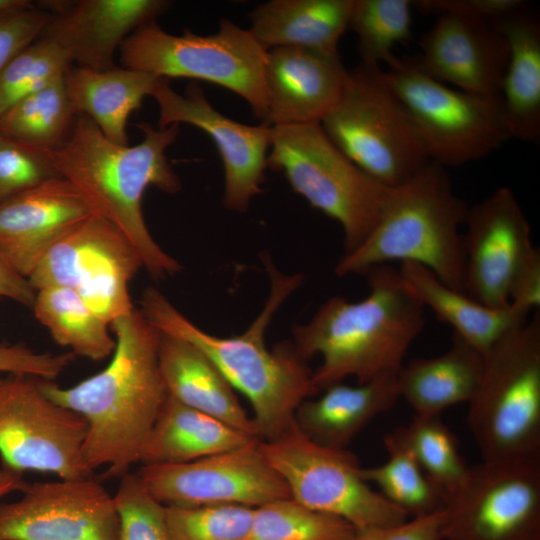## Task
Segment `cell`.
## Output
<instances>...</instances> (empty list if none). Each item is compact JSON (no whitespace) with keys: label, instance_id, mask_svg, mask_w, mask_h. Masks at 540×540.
<instances>
[{"label":"cell","instance_id":"obj_1","mask_svg":"<svg viewBox=\"0 0 540 540\" xmlns=\"http://www.w3.org/2000/svg\"><path fill=\"white\" fill-rule=\"evenodd\" d=\"M110 325L115 348L102 371L71 387L44 379L39 384L47 397L86 420L88 469L106 466V477L121 478L140 462L167 391L159 368L161 332L137 308Z\"/></svg>","mask_w":540,"mask_h":540},{"label":"cell","instance_id":"obj_2","mask_svg":"<svg viewBox=\"0 0 540 540\" xmlns=\"http://www.w3.org/2000/svg\"><path fill=\"white\" fill-rule=\"evenodd\" d=\"M263 261L270 277V292L260 314L240 335H211L186 318L158 289L146 288L140 311L161 333L183 339L198 348L218 368L233 389L241 392L253 409V421L261 441H270L295 424V412L319 390L313 371L290 341L265 344V331L282 303L302 283L301 274L285 275Z\"/></svg>","mask_w":540,"mask_h":540},{"label":"cell","instance_id":"obj_3","mask_svg":"<svg viewBox=\"0 0 540 540\" xmlns=\"http://www.w3.org/2000/svg\"><path fill=\"white\" fill-rule=\"evenodd\" d=\"M143 140L120 145L104 136L88 116H77L68 140L48 155L59 175L80 193L92 214L114 225L138 254L142 267L156 279L180 272V263L153 239L145 223L142 200L154 186L166 193L181 190V180L166 157L179 125L155 129L142 122Z\"/></svg>","mask_w":540,"mask_h":540},{"label":"cell","instance_id":"obj_4","mask_svg":"<svg viewBox=\"0 0 540 540\" xmlns=\"http://www.w3.org/2000/svg\"><path fill=\"white\" fill-rule=\"evenodd\" d=\"M368 295L359 301L334 296L305 324L293 326L291 341L305 361L319 354L313 371L319 392L355 377L368 382L398 372L425 326L424 306L407 289L390 264L367 270Z\"/></svg>","mask_w":540,"mask_h":540},{"label":"cell","instance_id":"obj_5","mask_svg":"<svg viewBox=\"0 0 540 540\" xmlns=\"http://www.w3.org/2000/svg\"><path fill=\"white\" fill-rule=\"evenodd\" d=\"M468 210L454 192L445 168L429 161L407 181L388 187L374 227L356 249L343 254L335 273L344 277L394 261L412 262L465 293L459 229Z\"/></svg>","mask_w":540,"mask_h":540},{"label":"cell","instance_id":"obj_6","mask_svg":"<svg viewBox=\"0 0 540 540\" xmlns=\"http://www.w3.org/2000/svg\"><path fill=\"white\" fill-rule=\"evenodd\" d=\"M467 425L483 461L540 457V316L535 312L484 356Z\"/></svg>","mask_w":540,"mask_h":540},{"label":"cell","instance_id":"obj_7","mask_svg":"<svg viewBox=\"0 0 540 540\" xmlns=\"http://www.w3.org/2000/svg\"><path fill=\"white\" fill-rule=\"evenodd\" d=\"M119 51L123 67L224 87L242 97L255 118L269 126L264 80L268 49L249 29L222 19L214 34L198 35L186 29L174 35L153 21L130 34Z\"/></svg>","mask_w":540,"mask_h":540},{"label":"cell","instance_id":"obj_8","mask_svg":"<svg viewBox=\"0 0 540 540\" xmlns=\"http://www.w3.org/2000/svg\"><path fill=\"white\" fill-rule=\"evenodd\" d=\"M267 167L282 172L296 193L341 225L344 254L368 236L388 189L353 164L320 123L271 126Z\"/></svg>","mask_w":540,"mask_h":540},{"label":"cell","instance_id":"obj_9","mask_svg":"<svg viewBox=\"0 0 540 540\" xmlns=\"http://www.w3.org/2000/svg\"><path fill=\"white\" fill-rule=\"evenodd\" d=\"M384 78L430 161L460 166L484 158L511 138L500 96L448 87L422 72L414 57L398 58Z\"/></svg>","mask_w":540,"mask_h":540},{"label":"cell","instance_id":"obj_10","mask_svg":"<svg viewBox=\"0 0 540 540\" xmlns=\"http://www.w3.org/2000/svg\"><path fill=\"white\" fill-rule=\"evenodd\" d=\"M320 124L353 164L385 187L407 181L430 161L381 66L360 63L350 70Z\"/></svg>","mask_w":540,"mask_h":540},{"label":"cell","instance_id":"obj_11","mask_svg":"<svg viewBox=\"0 0 540 540\" xmlns=\"http://www.w3.org/2000/svg\"><path fill=\"white\" fill-rule=\"evenodd\" d=\"M259 448L291 497L308 508L343 519L356 530L409 518L364 480L352 452L310 439L296 423L273 440H260Z\"/></svg>","mask_w":540,"mask_h":540},{"label":"cell","instance_id":"obj_12","mask_svg":"<svg viewBox=\"0 0 540 540\" xmlns=\"http://www.w3.org/2000/svg\"><path fill=\"white\" fill-rule=\"evenodd\" d=\"M141 267L122 232L91 214L44 253L28 280L36 291L55 286L76 291L110 325L135 308L128 285Z\"/></svg>","mask_w":540,"mask_h":540},{"label":"cell","instance_id":"obj_13","mask_svg":"<svg viewBox=\"0 0 540 540\" xmlns=\"http://www.w3.org/2000/svg\"><path fill=\"white\" fill-rule=\"evenodd\" d=\"M442 510L441 540H540V457L482 460Z\"/></svg>","mask_w":540,"mask_h":540},{"label":"cell","instance_id":"obj_14","mask_svg":"<svg viewBox=\"0 0 540 540\" xmlns=\"http://www.w3.org/2000/svg\"><path fill=\"white\" fill-rule=\"evenodd\" d=\"M39 379L24 374L0 379L2 465L61 479L92 476L83 457L86 420L47 397Z\"/></svg>","mask_w":540,"mask_h":540},{"label":"cell","instance_id":"obj_15","mask_svg":"<svg viewBox=\"0 0 540 540\" xmlns=\"http://www.w3.org/2000/svg\"><path fill=\"white\" fill-rule=\"evenodd\" d=\"M259 441L185 463L142 464L136 474L164 505L255 508L290 498L288 486L263 456Z\"/></svg>","mask_w":540,"mask_h":540},{"label":"cell","instance_id":"obj_16","mask_svg":"<svg viewBox=\"0 0 540 540\" xmlns=\"http://www.w3.org/2000/svg\"><path fill=\"white\" fill-rule=\"evenodd\" d=\"M0 503V540H118L114 497L92 476L26 484Z\"/></svg>","mask_w":540,"mask_h":540},{"label":"cell","instance_id":"obj_17","mask_svg":"<svg viewBox=\"0 0 540 540\" xmlns=\"http://www.w3.org/2000/svg\"><path fill=\"white\" fill-rule=\"evenodd\" d=\"M150 96L159 107V129L185 123L210 136L224 167L222 204L230 211L245 213L265 180L271 126L247 125L221 114L194 82L181 95L171 88L170 79L159 77Z\"/></svg>","mask_w":540,"mask_h":540},{"label":"cell","instance_id":"obj_18","mask_svg":"<svg viewBox=\"0 0 540 540\" xmlns=\"http://www.w3.org/2000/svg\"><path fill=\"white\" fill-rule=\"evenodd\" d=\"M465 225V293L490 308L508 307L514 278L536 249L515 194L498 188L469 208Z\"/></svg>","mask_w":540,"mask_h":540},{"label":"cell","instance_id":"obj_19","mask_svg":"<svg viewBox=\"0 0 540 540\" xmlns=\"http://www.w3.org/2000/svg\"><path fill=\"white\" fill-rule=\"evenodd\" d=\"M51 17L39 37L59 47L77 67H116L115 52L139 27L171 5L165 0H78L36 4Z\"/></svg>","mask_w":540,"mask_h":540},{"label":"cell","instance_id":"obj_20","mask_svg":"<svg viewBox=\"0 0 540 540\" xmlns=\"http://www.w3.org/2000/svg\"><path fill=\"white\" fill-rule=\"evenodd\" d=\"M419 45L414 59L426 75L468 93L500 96L509 52L498 22L438 15Z\"/></svg>","mask_w":540,"mask_h":540},{"label":"cell","instance_id":"obj_21","mask_svg":"<svg viewBox=\"0 0 540 540\" xmlns=\"http://www.w3.org/2000/svg\"><path fill=\"white\" fill-rule=\"evenodd\" d=\"M348 74L338 51L269 49L264 67L269 126L320 123L340 99Z\"/></svg>","mask_w":540,"mask_h":540},{"label":"cell","instance_id":"obj_22","mask_svg":"<svg viewBox=\"0 0 540 540\" xmlns=\"http://www.w3.org/2000/svg\"><path fill=\"white\" fill-rule=\"evenodd\" d=\"M91 214L69 181L50 179L0 203V252L28 278L44 253Z\"/></svg>","mask_w":540,"mask_h":540},{"label":"cell","instance_id":"obj_23","mask_svg":"<svg viewBox=\"0 0 540 540\" xmlns=\"http://www.w3.org/2000/svg\"><path fill=\"white\" fill-rule=\"evenodd\" d=\"M398 372L353 386L339 382L326 387L319 397L299 405L297 427L322 445L346 449L360 431L400 398Z\"/></svg>","mask_w":540,"mask_h":540},{"label":"cell","instance_id":"obj_24","mask_svg":"<svg viewBox=\"0 0 540 540\" xmlns=\"http://www.w3.org/2000/svg\"><path fill=\"white\" fill-rule=\"evenodd\" d=\"M158 358L168 395L259 439L254 421L239 402L233 387L198 348L161 333Z\"/></svg>","mask_w":540,"mask_h":540},{"label":"cell","instance_id":"obj_25","mask_svg":"<svg viewBox=\"0 0 540 540\" xmlns=\"http://www.w3.org/2000/svg\"><path fill=\"white\" fill-rule=\"evenodd\" d=\"M398 272L404 285L424 308H430L439 320L453 327L454 334L483 356L505 334L529 319V313L511 304L503 309L485 306L466 293L445 285L419 264L401 263Z\"/></svg>","mask_w":540,"mask_h":540},{"label":"cell","instance_id":"obj_26","mask_svg":"<svg viewBox=\"0 0 540 540\" xmlns=\"http://www.w3.org/2000/svg\"><path fill=\"white\" fill-rule=\"evenodd\" d=\"M484 369V356L456 334L445 353L417 358L398 372L399 395L416 416H437L474 396Z\"/></svg>","mask_w":540,"mask_h":540},{"label":"cell","instance_id":"obj_27","mask_svg":"<svg viewBox=\"0 0 540 540\" xmlns=\"http://www.w3.org/2000/svg\"><path fill=\"white\" fill-rule=\"evenodd\" d=\"M354 0H271L249 14L251 34L266 49L338 51Z\"/></svg>","mask_w":540,"mask_h":540},{"label":"cell","instance_id":"obj_28","mask_svg":"<svg viewBox=\"0 0 540 540\" xmlns=\"http://www.w3.org/2000/svg\"><path fill=\"white\" fill-rule=\"evenodd\" d=\"M159 77L126 67L95 71L71 65L64 82L73 109L88 116L109 140L128 145L127 120L150 96Z\"/></svg>","mask_w":540,"mask_h":540},{"label":"cell","instance_id":"obj_29","mask_svg":"<svg viewBox=\"0 0 540 540\" xmlns=\"http://www.w3.org/2000/svg\"><path fill=\"white\" fill-rule=\"evenodd\" d=\"M257 438L167 394L144 445L142 464H177L242 447Z\"/></svg>","mask_w":540,"mask_h":540},{"label":"cell","instance_id":"obj_30","mask_svg":"<svg viewBox=\"0 0 540 540\" xmlns=\"http://www.w3.org/2000/svg\"><path fill=\"white\" fill-rule=\"evenodd\" d=\"M508 45L500 97L511 138L540 136V27L524 11L498 22Z\"/></svg>","mask_w":540,"mask_h":540},{"label":"cell","instance_id":"obj_31","mask_svg":"<svg viewBox=\"0 0 540 540\" xmlns=\"http://www.w3.org/2000/svg\"><path fill=\"white\" fill-rule=\"evenodd\" d=\"M32 309L55 342L75 356L99 361L113 353L115 339L108 331L109 324L76 291L57 286L39 289Z\"/></svg>","mask_w":540,"mask_h":540},{"label":"cell","instance_id":"obj_32","mask_svg":"<svg viewBox=\"0 0 540 540\" xmlns=\"http://www.w3.org/2000/svg\"><path fill=\"white\" fill-rule=\"evenodd\" d=\"M77 116L62 76L6 110L0 116V135L49 152L68 140Z\"/></svg>","mask_w":540,"mask_h":540},{"label":"cell","instance_id":"obj_33","mask_svg":"<svg viewBox=\"0 0 540 540\" xmlns=\"http://www.w3.org/2000/svg\"><path fill=\"white\" fill-rule=\"evenodd\" d=\"M387 460L364 468L366 482L390 503L412 517L436 512L444 506L443 492L426 476L410 449L393 431L384 437Z\"/></svg>","mask_w":540,"mask_h":540},{"label":"cell","instance_id":"obj_34","mask_svg":"<svg viewBox=\"0 0 540 540\" xmlns=\"http://www.w3.org/2000/svg\"><path fill=\"white\" fill-rule=\"evenodd\" d=\"M356 529L292 497L255 507L247 540H354Z\"/></svg>","mask_w":540,"mask_h":540},{"label":"cell","instance_id":"obj_35","mask_svg":"<svg viewBox=\"0 0 540 540\" xmlns=\"http://www.w3.org/2000/svg\"><path fill=\"white\" fill-rule=\"evenodd\" d=\"M394 432L445 497L465 480L470 466L459 451L456 437L440 415H415L410 424Z\"/></svg>","mask_w":540,"mask_h":540},{"label":"cell","instance_id":"obj_36","mask_svg":"<svg viewBox=\"0 0 540 540\" xmlns=\"http://www.w3.org/2000/svg\"><path fill=\"white\" fill-rule=\"evenodd\" d=\"M412 2L409 0H354L348 28L357 35L361 63L391 64L395 45L411 38Z\"/></svg>","mask_w":540,"mask_h":540},{"label":"cell","instance_id":"obj_37","mask_svg":"<svg viewBox=\"0 0 540 540\" xmlns=\"http://www.w3.org/2000/svg\"><path fill=\"white\" fill-rule=\"evenodd\" d=\"M71 65L59 47L38 37L0 73V116L22 98L64 76Z\"/></svg>","mask_w":540,"mask_h":540},{"label":"cell","instance_id":"obj_38","mask_svg":"<svg viewBox=\"0 0 540 540\" xmlns=\"http://www.w3.org/2000/svg\"><path fill=\"white\" fill-rule=\"evenodd\" d=\"M171 540H247L254 508L165 505Z\"/></svg>","mask_w":540,"mask_h":540},{"label":"cell","instance_id":"obj_39","mask_svg":"<svg viewBox=\"0 0 540 540\" xmlns=\"http://www.w3.org/2000/svg\"><path fill=\"white\" fill-rule=\"evenodd\" d=\"M113 497L119 517L118 540H171L165 505L136 473L128 472L120 478Z\"/></svg>","mask_w":540,"mask_h":540},{"label":"cell","instance_id":"obj_40","mask_svg":"<svg viewBox=\"0 0 540 540\" xmlns=\"http://www.w3.org/2000/svg\"><path fill=\"white\" fill-rule=\"evenodd\" d=\"M56 177L47 151L0 135V203Z\"/></svg>","mask_w":540,"mask_h":540},{"label":"cell","instance_id":"obj_41","mask_svg":"<svg viewBox=\"0 0 540 540\" xmlns=\"http://www.w3.org/2000/svg\"><path fill=\"white\" fill-rule=\"evenodd\" d=\"M51 14L32 2L0 14V73L21 50L34 42Z\"/></svg>","mask_w":540,"mask_h":540},{"label":"cell","instance_id":"obj_42","mask_svg":"<svg viewBox=\"0 0 540 540\" xmlns=\"http://www.w3.org/2000/svg\"><path fill=\"white\" fill-rule=\"evenodd\" d=\"M412 7L425 14H451L464 18L497 23L513 14L523 12L522 0H416Z\"/></svg>","mask_w":540,"mask_h":540},{"label":"cell","instance_id":"obj_43","mask_svg":"<svg viewBox=\"0 0 540 540\" xmlns=\"http://www.w3.org/2000/svg\"><path fill=\"white\" fill-rule=\"evenodd\" d=\"M74 357L70 351L52 354L36 352L21 345H0V374H24L53 381Z\"/></svg>","mask_w":540,"mask_h":540},{"label":"cell","instance_id":"obj_44","mask_svg":"<svg viewBox=\"0 0 540 540\" xmlns=\"http://www.w3.org/2000/svg\"><path fill=\"white\" fill-rule=\"evenodd\" d=\"M442 522L440 509L393 526L358 529L354 540H441Z\"/></svg>","mask_w":540,"mask_h":540},{"label":"cell","instance_id":"obj_45","mask_svg":"<svg viewBox=\"0 0 540 540\" xmlns=\"http://www.w3.org/2000/svg\"><path fill=\"white\" fill-rule=\"evenodd\" d=\"M510 304L529 313L540 305V253L536 248L527 259L511 286Z\"/></svg>","mask_w":540,"mask_h":540},{"label":"cell","instance_id":"obj_46","mask_svg":"<svg viewBox=\"0 0 540 540\" xmlns=\"http://www.w3.org/2000/svg\"><path fill=\"white\" fill-rule=\"evenodd\" d=\"M35 297L36 290L28 278L21 275L0 252V298L32 308Z\"/></svg>","mask_w":540,"mask_h":540},{"label":"cell","instance_id":"obj_47","mask_svg":"<svg viewBox=\"0 0 540 540\" xmlns=\"http://www.w3.org/2000/svg\"><path fill=\"white\" fill-rule=\"evenodd\" d=\"M22 474L5 466L0 467V499L13 491H22L26 486Z\"/></svg>","mask_w":540,"mask_h":540},{"label":"cell","instance_id":"obj_48","mask_svg":"<svg viewBox=\"0 0 540 540\" xmlns=\"http://www.w3.org/2000/svg\"><path fill=\"white\" fill-rule=\"evenodd\" d=\"M27 0H0V14L30 4Z\"/></svg>","mask_w":540,"mask_h":540}]
</instances>
